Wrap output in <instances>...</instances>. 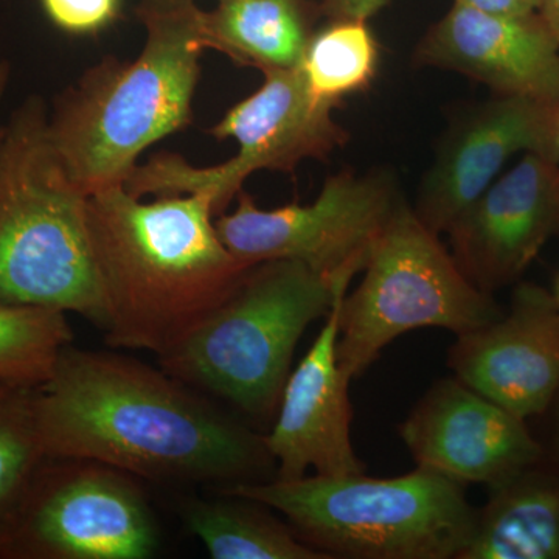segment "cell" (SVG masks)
Returning a JSON list of instances; mask_svg holds the SVG:
<instances>
[{
    "mask_svg": "<svg viewBox=\"0 0 559 559\" xmlns=\"http://www.w3.org/2000/svg\"><path fill=\"white\" fill-rule=\"evenodd\" d=\"M547 414L550 415L549 441L544 447L550 455L559 459V390Z\"/></svg>",
    "mask_w": 559,
    "mask_h": 559,
    "instance_id": "27",
    "label": "cell"
},
{
    "mask_svg": "<svg viewBox=\"0 0 559 559\" xmlns=\"http://www.w3.org/2000/svg\"><path fill=\"white\" fill-rule=\"evenodd\" d=\"M35 415L49 459L105 463L165 484L261 481L274 463L250 432L165 370L109 352L62 349L35 390Z\"/></svg>",
    "mask_w": 559,
    "mask_h": 559,
    "instance_id": "1",
    "label": "cell"
},
{
    "mask_svg": "<svg viewBox=\"0 0 559 559\" xmlns=\"http://www.w3.org/2000/svg\"><path fill=\"white\" fill-rule=\"evenodd\" d=\"M323 16L311 0H218L201 13L205 49L266 73L300 64Z\"/></svg>",
    "mask_w": 559,
    "mask_h": 559,
    "instance_id": "18",
    "label": "cell"
},
{
    "mask_svg": "<svg viewBox=\"0 0 559 559\" xmlns=\"http://www.w3.org/2000/svg\"><path fill=\"white\" fill-rule=\"evenodd\" d=\"M457 2L485 13L524 16V14L538 13L540 0H457Z\"/></svg>",
    "mask_w": 559,
    "mask_h": 559,
    "instance_id": "25",
    "label": "cell"
},
{
    "mask_svg": "<svg viewBox=\"0 0 559 559\" xmlns=\"http://www.w3.org/2000/svg\"><path fill=\"white\" fill-rule=\"evenodd\" d=\"M334 108L312 94L299 66L271 70L259 90L209 131L216 140L234 139L237 156L194 167L179 154H157L135 167L124 189L135 198L204 193L215 215H223L253 173L293 171L300 162L323 159L344 146L348 132L333 119Z\"/></svg>",
    "mask_w": 559,
    "mask_h": 559,
    "instance_id": "8",
    "label": "cell"
},
{
    "mask_svg": "<svg viewBox=\"0 0 559 559\" xmlns=\"http://www.w3.org/2000/svg\"><path fill=\"white\" fill-rule=\"evenodd\" d=\"M439 237L406 202L382 231L358 288L341 304L337 360L352 380L409 331L460 336L506 311L463 274Z\"/></svg>",
    "mask_w": 559,
    "mask_h": 559,
    "instance_id": "7",
    "label": "cell"
},
{
    "mask_svg": "<svg viewBox=\"0 0 559 559\" xmlns=\"http://www.w3.org/2000/svg\"><path fill=\"white\" fill-rule=\"evenodd\" d=\"M47 116L33 95L0 134V305L75 312L103 331L87 194L55 153Z\"/></svg>",
    "mask_w": 559,
    "mask_h": 559,
    "instance_id": "4",
    "label": "cell"
},
{
    "mask_svg": "<svg viewBox=\"0 0 559 559\" xmlns=\"http://www.w3.org/2000/svg\"><path fill=\"white\" fill-rule=\"evenodd\" d=\"M35 390L0 382V539L33 477L49 459L36 423Z\"/></svg>",
    "mask_w": 559,
    "mask_h": 559,
    "instance_id": "22",
    "label": "cell"
},
{
    "mask_svg": "<svg viewBox=\"0 0 559 559\" xmlns=\"http://www.w3.org/2000/svg\"><path fill=\"white\" fill-rule=\"evenodd\" d=\"M378 62L380 47L367 21L329 20L312 35L299 69L316 97L337 106L373 83Z\"/></svg>",
    "mask_w": 559,
    "mask_h": 559,
    "instance_id": "20",
    "label": "cell"
},
{
    "mask_svg": "<svg viewBox=\"0 0 559 559\" xmlns=\"http://www.w3.org/2000/svg\"><path fill=\"white\" fill-rule=\"evenodd\" d=\"M337 294L314 344L290 371L274 428L263 437L264 448L277 465L278 479L345 476L366 471L352 441V377L337 360L341 304Z\"/></svg>",
    "mask_w": 559,
    "mask_h": 559,
    "instance_id": "15",
    "label": "cell"
},
{
    "mask_svg": "<svg viewBox=\"0 0 559 559\" xmlns=\"http://www.w3.org/2000/svg\"><path fill=\"white\" fill-rule=\"evenodd\" d=\"M390 0H323L320 2L323 16L329 20L369 21L380 13Z\"/></svg>",
    "mask_w": 559,
    "mask_h": 559,
    "instance_id": "24",
    "label": "cell"
},
{
    "mask_svg": "<svg viewBox=\"0 0 559 559\" xmlns=\"http://www.w3.org/2000/svg\"><path fill=\"white\" fill-rule=\"evenodd\" d=\"M145 44L134 61L106 58L62 92L47 116L55 153L84 194L124 186L143 151L189 127L205 49L194 0H140Z\"/></svg>",
    "mask_w": 559,
    "mask_h": 559,
    "instance_id": "3",
    "label": "cell"
},
{
    "mask_svg": "<svg viewBox=\"0 0 559 559\" xmlns=\"http://www.w3.org/2000/svg\"><path fill=\"white\" fill-rule=\"evenodd\" d=\"M337 294L290 260L252 264L186 340L159 356L160 369L194 390L264 418L277 409L294 352Z\"/></svg>",
    "mask_w": 559,
    "mask_h": 559,
    "instance_id": "6",
    "label": "cell"
},
{
    "mask_svg": "<svg viewBox=\"0 0 559 559\" xmlns=\"http://www.w3.org/2000/svg\"><path fill=\"white\" fill-rule=\"evenodd\" d=\"M55 27L70 35H97L119 17L121 0H40Z\"/></svg>",
    "mask_w": 559,
    "mask_h": 559,
    "instance_id": "23",
    "label": "cell"
},
{
    "mask_svg": "<svg viewBox=\"0 0 559 559\" xmlns=\"http://www.w3.org/2000/svg\"><path fill=\"white\" fill-rule=\"evenodd\" d=\"M460 270L488 294L520 282L559 238V160L524 154L448 230Z\"/></svg>",
    "mask_w": 559,
    "mask_h": 559,
    "instance_id": "13",
    "label": "cell"
},
{
    "mask_svg": "<svg viewBox=\"0 0 559 559\" xmlns=\"http://www.w3.org/2000/svg\"><path fill=\"white\" fill-rule=\"evenodd\" d=\"M204 193L145 202L123 186L87 197L106 304V344L170 352L229 296L252 264L231 255Z\"/></svg>",
    "mask_w": 559,
    "mask_h": 559,
    "instance_id": "2",
    "label": "cell"
},
{
    "mask_svg": "<svg viewBox=\"0 0 559 559\" xmlns=\"http://www.w3.org/2000/svg\"><path fill=\"white\" fill-rule=\"evenodd\" d=\"M554 296H555V299H557L558 305H559V275L557 278V283H555Z\"/></svg>",
    "mask_w": 559,
    "mask_h": 559,
    "instance_id": "29",
    "label": "cell"
},
{
    "mask_svg": "<svg viewBox=\"0 0 559 559\" xmlns=\"http://www.w3.org/2000/svg\"><path fill=\"white\" fill-rule=\"evenodd\" d=\"M72 340L66 312L0 305V382L39 389Z\"/></svg>",
    "mask_w": 559,
    "mask_h": 559,
    "instance_id": "21",
    "label": "cell"
},
{
    "mask_svg": "<svg viewBox=\"0 0 559 559\" xmlns=\"http://www.w3.org/2000/svg\"><path fill=\"white\" fill-rule=\"evenodd\" d=\"M400 436L417 468L465 487H491L547 454L527 419L455 377L430 385L400 426Z\"/></svg>",
    "mask_w": 559,
    "mask_h": 559,
    "instance_id": "12",
    "label": "cell"
},
{
    "mask_svg": "<svg viewBox=\"0 0 559 559\" xmlns=\"http://www.w3.org/2000/svg\"><path fill=\"white\" fill-rule=\"evenodd\" d=\"M539 154L559 160V102L499 95L452 121L418 187L415 213L448 234L510 160Z\"/></svg>",
    "mask_w": 559,
    "mask_h": 559,
    "instance_id": "11",
    "label": "cell"
},
{
    "mask_svg": "<svg viewBox=\"0 0 559 559\" xmlns=\"http://www.w3.org/2000/svg\"><path fill=\"white\" fill-rule=\"evenodd\" d=\"M131 474L47 459L0 539V559H148L159 532Z\"/></svg>",
    "mask_w": 559,
    "mask_h": 559,
    "instance_id": "10",
    "label": "cell"
},
{
    "mask_svg": "<svg viewBox=\"0 0 559 559\" xmlns=\"http://www.w3.org/2000/svg\"><path fill=\"white\" fill-rule=\"evenodd\" d=\"M415 61L480 81L499 95L559 102V44L538 13H485L455 0L419 40Z\"/></svg>",
    "mask_w": 559,
    "mask_h": 559,
    "instance_id": "16",
    "label": "cell"
},
{
    "mask_svg": "<svg viewBox=\"0 0 559 559\" xmlns=\"http://www.w3.org/2000/svg\"><path fill=\"white\" fill-rule=\"evenodd\" d=\"M10 68L7 62L0 61V95L5 91L7 81H9ZM0 134H2V128H0Z\"/></svg>",
    "mask_w": 559,
    "mask_h": 559,
    "instance_id": "28",
    "label": "cell"
},
{
    "mask_svg": "<svg viewBox=\"0 0 559 559\" xmlns=\"http://www.w3.org/2000/svg\"><path fill=\"white\" fill-rule=\"evenodd\" d=\"M448 366L457 380L511 414L524 419L546 415L559 390V305L554 293L518 283L509 311L460 334Z\"/></svg>",
    "mask_w": 559,
    "mask_h": 559,
    "instance_id": "14",
    "label": "cell"
},
{
    "mask_svg": "<svg viewBox=\"0 0 559 559\" xmlns=\"http://www.w3.org/2000/svg\"><path fill=\"white\" fill-rule=\"evenodd\" d=\"M215 500H186L180 518L213 559H330L272 516L267 507L221 491Z\"/></svg>",
    "mask_w": 559,
    "mask_h": 559,
    "instance_id": "19",
    "label": "cell"
},
{
    "mask_svg": "<svg viewBox=\"0 0 559 559\" xmlns=\"http://www.w3.org/2000/svg\"><path fill=\"white\" fill-rule=\"evenodd\" d=\"M538 14L559 44V0H540Z\"/></svg>",
    "mask_w": 559,
    "mask_h": 559,
    "instance_id": "26",
    "label": "cell"
},
{
    "mask_svg": "<svg viewBox=\"0 0 559 559\" xmlns=\"http://www.w3.org/2000/svg\"><path fill=\"white\" fill-rule=\"evenodd\" d=\"M234 212L215 219L221 241L246 264L299 261L334 293H348L396 210L399 183L385 171L330 176L311 204L260 209L241 190Z\"/></svg>",
    "mask_w": 559,
    "mask_h": 559,
    "instance_id": "9",
    "label": "cell"
},
{
    "mask_svg": "<svg viewBox=\"0 0 559 559\" xmlns=\"http://www.w3.org/2000/svg\"><path fill=\"white\" fill-rule=\"evenodd\" d=\"M459 559H559V459L547 452L488 487Z\"/></svg>",
    "mask_w": 559,
    "mask_h": 559,
    "instance_id": "17",
    "label": "cell"
},
{
    "mask_svg": "<svg viewBox=\"0 0 559 559\" xmlns=\"http://www.w3.org/2000/svg\"><path fill=\"white\" fill-rule=\"evenodd\" d=\"M221 491L278 511L330 559H459L476 528L465 485L423 468L382 479L364 473L277 477Z\"/></svg>",
    "mask_w": 559,
    "mask_h": 559,
    "instance_id": "5",
    "label": "cell"
}]
</instances>
